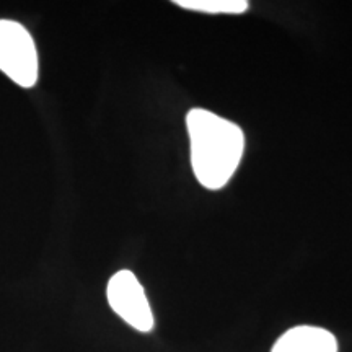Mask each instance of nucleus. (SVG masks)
Here are the masks:
<instances>
[{
    "label": "nucleus",
    "instance_id": "obj_1",
    "mask_svg": "<svg viewBox=\"0 0 352 352\" xmlns=\"http://www.w3.org/2000/svg\"><path fill=\"white\" fill-rule=\"evenodd\" d=\"M186 127L196 179L208 189L223 188L243 157V131L235 122L202 108L188 113Z\"/></svg>",
    "mask_w": 352,
    "mask_h": 352
},
{
    "label": "nucleus",
    "instance_id": "obj_2",
    "mask_svg": "<svg viewBox=\"0 0 352 352\" xmlns=\"http://www.w3.org/2000/svg\"><path fill=\"white\" fill-rule=\"evenodd\" d=\"M0 72L23 88H32L38 82L36 46L19 21L0 20Z\"/></svg>",
    "mask_w": 352,
    "mask_h": 352
},
{
    "label": "nucleus",
    "instance_id": "obj_3",
    "mask_svg": "<svg viewBox=\"0 0 352 352\" xmlns=\"http://www.w3.org/2000/svg\"><path fill=\"white\" fill-rule=\"evenodd\" d=\"M107 297L114 314L132 328L140 333H148L153 328L151 303L134 272L127 270L116 272L108 283Z\"/></svg>",
    "mask_w": 352,
    "mask_h": 352
},
{
    "label": "nucleus",
    "instance_id": "obj_4",
    "mask_svg": "<svg viewBox=\"0 0 352 352\" xmlns=\"http://www.w3.org/2000/svg\"><path fill=\"white\" fill-rule=\"evenodd\" d=\"M272 352H338V342L323 328L297 327L277 340Z\"/></svg>",
    "mask_w": 352,
    "mask_h": 352
},
{
    "label": "nucleus",
    "instance_id": "obj_5",
    "mask_svg": "<svg viewBox=\"0 0 352 352\" xmlns=\"http://www.w3.org/2000/svg\"><path fill=\"white\" fill-rule=\"evenodd\" d=\"M176 6L202 13H227V15H236L248 10L250 3L246 0H176Z\"/></svg>",
    "mask_w": 352,
    "mask_h": 352
}]
</instances>
